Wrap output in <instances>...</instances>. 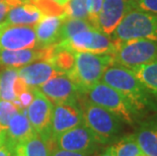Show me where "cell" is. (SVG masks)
Returning <instances> with one entry per match:
<instances>
[{
    "label": "cell",
    "mask_w": 157,
    "mask_h": 156,
    "mask_svg": "<svg viewBox=\"0 0 157 156\" xmlns=\"http://www.w3.org/2000/svg\"><path fill=\"white\" fill-rule=\"evenodd\" d=\"M74 52H88L93 54H113L115 44L109 36L92 28L79 32L67 41L57 43Z\"/></svg>",
    "instance_id": "7"
},
{
    "label": "cell",
    "mask_w": 157,
    "mask_h": 156,
    "mask_svg": "<svg viewBox=\"0 0 157 156\" xmlns=\"http://www.w3.org/2000/svg\"><path fill=\"white\" fill-rule=\"evenodd\" d=\"M50 156H87V155L83 153H77V152L61 150V149L56 148L50 152Z\"/></svg>",
    "instance_id": "31"
},
{
    "label": "cell",
    "mask_w": 157,
    "mask_h": 156,
    "mask_svg": "<svg viewBox=\"0 0 157 156\" xmlns=\"http://www.w3.org/2000/svg\"><path fill=\"white\" fill-rule=\"evenodd\" d=\"M26 87L19 78L17 68H6L0 72V99L15 104L18 94Z\"/></svg>",
    "instance_id": "19"
},
{
    "label": "cell",
    "mask_w": 157,
    "mask_h": 156,
    "mask_svg": "<svg viewBox=\"0 0 157 156\" xmlns=\"http://www.w3.org/2000/svg\"><path fill=\"white\" fill-rule=\"evenodd\" d=\"M25 1H29V0H25Z\"/></svg>",
    "instance_id": "36"
},
{
    "label": "cell",
    "mask_w": 157,
    "mask_h": 156,
    "mask_svg": "<svg viewBox=\"0 0 157 156\" xmlns=\"http://www.w3.org/2000/svg\"><path fill=\"white\" fill-rule=\"evenodd\" d=\"M36 135L26 116L25 109H21L12 117L5 130L6 144L14 150L17 145L28 141Z\"/></svg>",
    "instance_id": "16"
},
{
    "label": "cell",
    "mask_w": 157,
    "mask_h": 156,
    "mask_svg": "<svg viewBox=\"0 0 157 156\" xmlns=\"http://www.w3.org/2000/svg\"><path fill=\"white\" fill-rule=\"evenodd\" d=\"M43 16V12L29 1L13 7L2 22L6 25H33L38 24Z\"/></svg>",
    "instance_id": "18"
},
{
    "label": "cell",
    "mask_w": 157,
    "mask_h": 156,
    "mask_svg": "<svg viewBox=\"0 0 157 156\" xmlns=\"http://www.w3.org/2000/svg\"><path fill=\"white\" fill-rule=\"evenodd\" d=\"M111 39L113 41L144 39L157 43V14L132 9L124 16Z\"/></svg>",
    "instance_id": "5"
},
{
    "label": "cell",
    "mask_w": 157,
    "mask_h": 156,
    "mask_svg": "<svg viewBox=\"0 0 157 156\" xmlns=\"http://www.w3.org/2000/svg\"><path fill=\"white\" fill-rule=\"evenodd\" d=\"M74 64L67 74L81 93L101 80L105 71L113 64L111 54L75 52Z\"/></svg>",
    "instance_id": "2"
},
{
    "label": "cell",
    "mask_w": 157,
    "mask_h": 156,
    "mask_svg": "<svg viewBox=\"0 0 157 156\" xmlns=\"http://www.w3.org/2000/svg\"><path fill=\"white\" fill-rule=\"evenodd\" d=\"M74 51L58 44L51 45V52L46 61L50 62L63 74H67L74 64Z\"/></svg>",
    "instance_id": "21"
},
{
    "label": "cell",
    "mask_w": 157,
    "mask_h": 156,
    "mask_svg": "<svg viewBox=\"0 0 157 156\" xmlns=\"http://www.w3.org/2000/svg\"><path fill=\"white\" fill-rule=\"evenodd\" d=\"M131 70L157 101V59L147 64L132 68Z\"/></svg>",
    "instance_id": "22"
},
{
    "label": "cell",
    "mask_w": 157,
    "mask_h": 156,
    "mask_svg": "<svg viewBox=\"0 0 157 156\" xmlns=\"http://www.w3.org/2000/svg\"><path fill=\"white\" fill-rule=\"evenodd\" d=\"M58 149L77 152L88 155L95 150L99 144L91 131L84 124H81L60 134L52 141Z\"/></svg>",
    "instance_id": "9"
},
{
    "label": "cell",
    "mask_w": 157,
    "mask_h": 156,
    "mask_svg": "<svg viewBox=\"0 0 157 156\" xmlns=\"http://www.w3.org/2000/svg\"><path fill=\"white\" fill-rule=\"evenodd\" d=\"M96 156H115L113 153V150H112V148L111 147H108L106 149H105L101 153H99L98 155H96Z\"/></svg>",
    "instance_id": "34"
},
{
    "label": "cell",
    "mask_w": 157,
    "mask_h": 156,
    "mask_svg": "<svg viewBox=\"0 0 157 156\" xmlns=\"http://www.w3.org/2000/svg\"><path fill=\"white\" fill-rule=\"evenodd\" d=\"M66 18H78L88 21L87 0H69L63 7Z\"/></svg>",
    "instance_id": "26"
},
{
    "label": "cell",
    "mask_w": 157,
    "mask_h": 156,
    "mask_svg": "<svg viewBox=\"0 0 157 156\" xmlns=\"http://www.w3.org/2000/svg\"><path fill=\"white\" fill-rule=\"evenodd\" d=\"M21 109L11 101L0 99V130L5 131L9 122L16 112Z\"/></svg>",
    "instance_id": "27"
},
{
    "label": "cell",
    "mask_w": 157,
    "mask_h": 156,
    "mask_svg": "<svg viewBox=\"0 0 157 156\" xmlns=\"http://www.w3.org/2000/svg\"><path fill=\"white\" fill-rule=\"evenodd\" d=\"M18 76L26 86L36 88L53 77L63 74L48 61H36L17 68Z\"/></svg>",
    "instance_id": "15"
},
{
    "label": "cell",
    "mask_w": 157,
    "mask_h": 156,
    "mask_svg": "<svg viewBox=\"0 0 157 156\" xmlns=\"http://www.w3.org/2000/svg\"><path fill=\"white\" fill-rule=\"evenodd\" d=\"M6 143V138H5V131L0 130V145H3Z\"/></svg>",
    "instance_id": "35"
},
{
    "label": "cell",
    "mask_w": 157,
    "mask_h": 156,
    "mask_svg": "<svg viewBox=\"0 0 157 156\" xmlns=\"http://www.w3.org/2000/svg\"><path fill=\"white\" fill-rule=\"evenodd\" d=\"M134 9L133 0H105L96 17L94 28L111 36L127 13Z\"/></svg>",
    "instance_id": "10"
},
{
    "label": "cell",
    "mask_w": 157,
    "mask_h": 156,
    "mask_svg": "<svg viewBox=\"0 0 157 156\" xmlns=\"http://www.w3.org/2000/svg\"><path fill=\"white\" fill-rule=\"evenodd\" d=\"M101 81L121 93L139 117L149 112H157V101L131 69L113 64L105 71Z\"/></svg>",
    "instance_id": "1"
},
{
    "label": "cell",
    "mask_w": 157,
    "mask_h": 156,
    "mask_svg": "<svg viewBox=\"0 0 157 156\" xmlns=\"http://www.w3.org/2000/svg\"><path fill=\"white\" fill-rule=\"evenodd\" d=\"M81 124H83L82 112L77 102L55 105L50 127V146L60 134Z\"/></svg>",
    "instance_id": "12"
},
{
    "label": "cell",
    "mask_w": 157,
    "mask_h": 156,
    "mask_svg": "<svg viewBox=\"0 0 157 156\" xmlns=\"http://www.w3.org/2000/svg\"><path fill=\"white\" fill-rule=\"evenodd\" d=\"M54 105L39 89L34 88V98L26 108V116L36 135L50 146V127Z\"/></svg>",
    "instance_id": "8"
},
{
    "label": "cell",
    "mask_w": 157,
    "mask_h": 156,
    "mask_svg": "<svg viewBox=\"0 0 157 156\" xmlns=\"http://www.w3.org/2000/svg\"><path fill=\"white\" fill-rule=\"evenodd\" d=\"M81 95L92 104L98 105L112 112L123 123L130 126H134L139 117L121 93L102 81L92 85L81 93Z\"/></svg>",
    "instance_id": "4"
},
{
    "label": "cell",
    "mask_w": 157,
    "mask_h": 156,
    "mask_svg": "<svg viewBox=\"0 0 157 156\" xmlns=\"http://www.w3.org/2000/svg\"><path fill=\"white\" fill-rule=\"evenodd\" d=\"M134 8L157 14V0H133Z\"/></svg>",
    "instance_id": "30"
},
{
    "label": "cell",
    "mask_w": 157,
    "mask_h": 156,
    "mask_svg": "<svg viewBox=\"0 0 157 156\" xmlns=\"http://www.w3.org/2000/svg\"><path fill=\"white\" fill-rule=\"evenodd\" d=\"M13 150L7 144L0 145V156H12Z\"/></svg>",
    "instance_id": "32"
},
{
    "label": "cell",
    "mask_w": 157,
    "mask_h": 156,
    "mask_svg": "<svg viewBox=\"0 0 157 156\" xmlns=\"http://www.w3.org/2000/svg\"><path fill=\"white\" fill-rule=\"evenodd\" d=\"M111 148L115 156H147L137 144L134 134L124 136Z\"/></svg>",
    "instance_id": "24"
},
{
    "label": "cell",
    "mask_w": 157,
    "mask_h": 156,
    "mask_svg": "<svg viewBox=\"0 0 157 156\" xmlns=\"http://www.w3.org/2000/svg\"><path fill=\"white\" fill-rule=\"evenodd\" d=\"M62 15H44L38 24H36L35 32L38 48H45L58 42L60 28L65 21Z\"/></svg>",
    "instance_id": "17"
},
{
    "label": "cell",
    "mask_w": 157,
    "mask_h": 156,
    "mask_svg": "<svg viewBox=\"0 0 157 156\" xmlns=\"http://www.w3.org/2000/svg\"><path fill=\"white\" fill-rule=\"evenodd\" d=\"M105 0H87V10H88V21L94 26L96 17L101 5Z\"/></svg>",
    "instance_id": "29"
},
{
    "label": "cell",
    "mask_w": 157,
    "mask_h": 156,
    "mask_svg": "<svg viewBox=\"0 0 157 156\" xmlns=\"http://www.w3.org/2000/svg\"><path fill=\"white\" fill-rule=\"evenodd\" d=\"M79 107L81 108L83 124L87 127L99 144L113 141L122 129V121L103 108L87 101L80 95Z\"/></svg>",
    "instance_id": "3"
},
{
    "label": "cell",
    "mask_w": 157,
    "mask_h": 156,
    "mask_svg": "<svg viewBox=\"0 0 157 156\" xmlns=\"http://www.w3.org/2000/svg\"><path fill=\"white\" fill-rule=\"evenodd\" d=\"M31 2H36V0H29ZM51 1H53V2H55L57 5H59V6H61V7H64V6L66 5V3H67L69 0H51Z\"/></svg>",
    "instance_id": "33"
},
{
    "label": "cell",
    "mask_w": 157,
    "mask_h": 156,
    "mask_svg": "<svg viewBox=\"0 0 157 156\" xmlns=\"http://www.w3.org/2000/svg\"><path fill=\"white\" fill-rule=\"evenodd\" d=\"M53 105L77 102L81 92L66 74L51 78L36 87Z\"/></svg>",
    "instance_id": "11"
},
{
    "label": "cell",
    "mask_w": 157,
    "mask_h": 156,
    "mask_svg": "<svg viewBox=\"0 0 157 156\" xmlns=\"http://www.w3.org/2000/svg\"><path fill=\"white\" fill-rule=\"evenodd\" d=\"M94 28L88 21L86 19H78V18H65L63 24L60 28L58 42H64L67 41L68 39L71 38L72 36L77 34L79 32L86 31ZM56 43V44H57Z\"/></svg>",
    "instance_id": "25"
},
{
    "label": "cell",
    "mask_w": 157,
    "mask_h": 156,
    "mask_svg": "<svg viewBox=\"0 0 157 156\" xmlns=\"http://www.w3.org/2000/svg\"><path fill=\"white\" fill-rule=\"evenodd\" d=\"M134 137L137 144L147 156H157V117L143 122Z\"/></svg>",
    "instance_id": "20"
},
{
    "label": "cell",
    "mask_w": 157,
    "mask_h": 156,
    "mask_svg": "<svg viewBox=\"0 0 157 156\" xmlns=\"http://www.w3.org/2000/svg\"><path fill=\"white\" fill-rule=\"evenodd\" d=\"M50 152L49 144L39 135H36L16 146L12 156H50Z\"/></svg>",
    "instance_id": "23"
},
{
    "label": "cell",
    "mask_w": 157,
    "mask_h": 156,
    "mask_svg": "<svg viewBox=\"0 0 157 156\" xmlns=\"http://www.w3.org/2000/svg\"><path fill=\"white\" fill-rule=\"evenodd\" d=\"M25 2L29 1H25V0H0V24L4 21L7 13L13 7L21 5Z\"/></svg>",
    "instance_id": "28"
},
{
    "label": "cell",
    "mask_w": 157,
    "mask_h": 156,
    "mask_svg": "<svg viewBox=\"0 0 157 156\" xmlns=\"http://www.w3.org/2000/svg\"><path fill=\"white\" fill-rule=\"evenodd\" d=\"M50 52L51 46L22 50H0V66L5 68H21L36 61H46Z\"/></svg>",
    "instance_id": "14"
},
{
    "label": "cell",
    "mask_w": 157,
    "mask_h": 156,
    "mask_svg": "<svg viewBox=\"0 0 157 156\" xmlns=\"http://www.w3.org/2000/svg\"><path fill=\"white\" fill-rule=\"evenodd\" d=\"M36 46V36L33 26L0 24V50L33 49Z\"/></svg>",
    "instance_id": "13"
},
{
    "label": "cell",
    "mask_w": 157,
    "mask_h": 156,
    "mask_svg": "<svg viewBox=\"0 0 157 156\" xmlns=\"http://www.w3.org/2000/svg\"><path fill=\"white\" fill-rule=\"evenodd\" d=\"M113 64L132 69L157 59V43L144 39L113 41Z\"/></svg>",
    "instance_id": "6"
}]
</instances>
